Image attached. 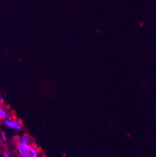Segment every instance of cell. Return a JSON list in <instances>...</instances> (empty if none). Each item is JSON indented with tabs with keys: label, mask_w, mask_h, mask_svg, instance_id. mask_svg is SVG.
Segmentation results:
<instances>
[{
	"label": "cell",
	"mask_w": 156,
	"mask_h": 157,
	"mask_svg": "<svg viewBox=\"0 0 156 157\" xmlns=\"http://www.w3.org/2000/svg\"><path fill=\"white\" fill-rule=\"evenodd\" d=\"M17 153L21 157H38L39 151L34 145H24L18 142L17 145Z\"/></svg>",
	"instance_id": "6da1fadb"
},
{
	"label": "cell",
	"mask_w": 156,
	"mask_h": 157,
	"mask_svg": "<svg viewBox=\"0 0 156 157\" xmlns=\"http://www.w3.org/2000/svg\"><path fill=\"white\" fill-rule=\"evenodd\" d=\"M3 124L7 128H10L13 131H21L23 128V124L21 121L16 119H10V118H6L2 121Z\"/></svg>",
	"instance_id": "7a4b0ae2"
},
{
	"label": "cell",
	"mask_w": 156,
	"mask_h": 157,
	"mask_svg": "<svg viewBox=\"0 0 156 157\" xmlns=\"http://www.w3.org/2000/svg\"><path fill=\"white\" fill-rule=\"evenodd\" d=\"M20 143L24 144V145H32V140H31V137L28 135H24L20 137L19 142Z\"/></svg>",
	"instance_id": "3957f363"
},
{
	"label": "cell",
	"mask_w": 156,
	"mask_h": 157,
	"mask_svg": "<svg viewBox=\"0 0 156 157\" xmlns=\"http://www.w3.org/2000/svg\"><path fill=\"white\" fill-rule=\"evenodd\" d=\"M2 103H0V120H3L6 119V118L10 117V114L7 112L6 109H5L1 105Z\"/></svg>",
	"instance_id": "277c9868"
},
{
	"label": "cell",
	"mask_w": 156,
	"mask_h": 157,
	"mask_svg": "<svg viewBox=\"0 0 156 157\" xmlns=\"http://www.w3.org/2000/svg\"><path fill=\"white\" fill-rule=\"evenodd\" d=\"M1 136H2V138L3 141H6L7 138H6V135L5 132H2V134H1Z\"/></svg>",
	"instance_id": "5b68a950"
},
{
	"label": "cell",
	"mask_w": 156,
	"mask_h": 157,
	"mask_svg": "<svg viewBox=\"0 0 156 157\" xmlns=\"http://www.w3.org/2000/svg\"><path fill=\"white\" fill-rule=\"evenodd\" d=\"M3 157H11L10 153H8L7 152H3Z\"/></svg>",
	"instance_id": "8992f818"
},
{
	"label": "cell",
	"mask_w": 156,
	"mask_h": 157,
	"mask_svg": "<svg viewBox=\"0 0 156 157\" xmlns=\"http://www.w3.org/2000/svg\"><path fill=\"white\" fill-rule=\"evenodd\" d=\"M4 102V100H3V98H2V97L1 96V95H0V103H2V102Z\"/></svg>",
	"instance_id": "52a82bcc"
},
{
	"label": "cell",
	"mask_w": 156,
	"mask_h": 157,
	"mask_svg": "<svg viewBox=\"0 0 156 157\" xmlns=\"http://www.w3.org/2000/svg\"><path fill=\"white\" fill-rule=\"evenodd\" d=\"M1 124H2V121H1V120H0V127H1Z\"/></svg>",
	"instance_id": "ba28073f"
}]
</instances>
